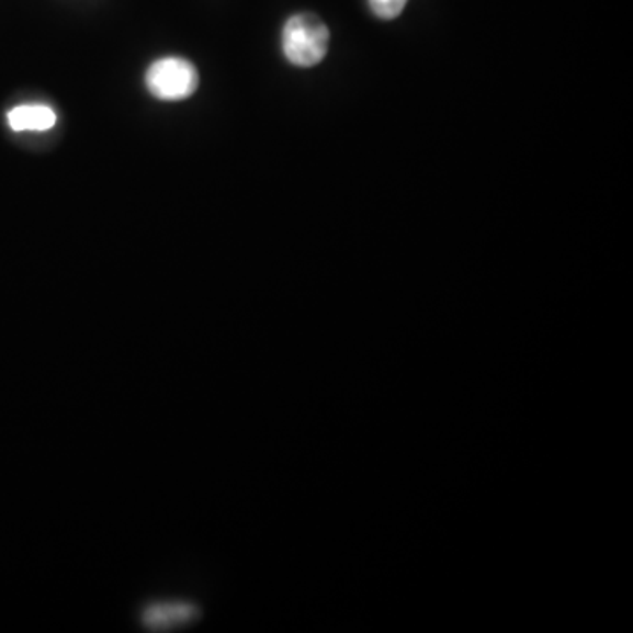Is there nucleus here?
Listing matches in <instances>:
<instances>
[{"mask_svg":"<svg viewBox=\"0 0 633 633\" xmlns=\"http://www.w3.org/2000/svg\"><path fill=\"white\" fill-rule=\"evenodd\" d=\"M145 83L148 92L159 101H185L200 87V72L186 58H157L147 69Z\"/></svg>","mask_w":633,"mask_h":633,"instance_id":"2","label":"nucleus"},{"mask_svg":"<svg viewBox=\"0 0 633 633\" xmlns=\"http://www.w3.org/2000/svg\"><path fill=\"white\" fill-rule=\"evenodd\" d=\"M329 39L328 25L317 14H293L282 29V54L293 66L314 67L328 55Z\"/></svg>","mask_w":633,"mask_h":633,"instance_id":"1","label":"nucleus"},{"mask_svg":"<svg viewBox=\"0 0 633 633\" xmlns=\"http://www.w3.org/2000/svg\"><path fill=\"white\" fill-rule=\"evenodd\" d=\"M407 2L408 0H368V5L376 19L395 20L404 13Z\"/></svg>","mask_w":633,"mask_h":633,"instance_id":"5","label":"nucleus"},{"mask_svg":"<svg viewBox=\"0 0 633 633\" xmlns=\"http://www.w3.org/2000/svg\"><path fill=\"white\" fill-rule=\"evenodd\" d=\"M14 133H45L57 124V113L46 104H22L8 113Z\"/></svg>","mask_w":633,"mask_h":633,"instance_id":"4","label":"nucleus"},{"mask_svg":"<svg viewBox=\"0 0 633 633\" xmlns=\"http://www.w3.org/2000/svg\"><path fill=\"white\" fill-rule=\"evenodd\" d=\"M201 618V607L191 600H157L139 612V623L150 632H166L186 626Z\"/></svg>","mask_w":633,"mask_h":633,"instance_id":"3","label":"nucleus"}]
</instances>
